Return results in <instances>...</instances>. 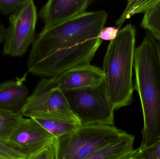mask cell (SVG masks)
<instances>
[{"label":"cell","instance_id":"d6986e66","mask_svg":"<svg viewBox=\"0 0 160 159\" xmlns=\"http://www.w3.org/2000/svg\"><path fill=\"white\" fill-rule=\"evenodd\" d=\"M55 140L28 159H57Z\"/></svg>","mask_w":160,"mask_h":159},{"label":"cell","instance_id":"6da1fadb","mask_svg":"<svg viewBox=\"0 0 160 159\" xmlns=\"http://www.w3.org/2000/svg\"><path fill=\"white\" fill-rule=\"evenodd\" d=\"M136 34L135 27L127 24L110 41L103 58L102 69L106 91L114 111L132 102Z\"/></svg>","mask_w":160,"mask_h":159},{"label":"cell","instance_id":"277c9868","mask_svg":"<svg viewBox=\"0 0 160 159\" xmlns=\"http://www.w3.org/2000/svg\"><path fill=\"white\" fill-rule=\"evenodd\" d=\"M102 42L97 37L63 47L27 66L28 72L43 78H51L76 67L90 64Z\"/></svg>","mask_w":160,"mask_h":159},{"label":"cell","instance_id":"2e32d148","mask_svg":"<svg viewBox=\"0 0 160 159\" xmlns=\"http://www.w3.org/2000/svg\"><path fill=\"white\" fill-rule=\"evenodd\" d=\"M23 117L19 113L0 109V142L5 143L14 126Z\"/></svg>","mask_w":160,"mask_h":159},{"label":"cell","instance_id":"8992f818","mask_svg":"<svg viewBox=\"0 0 160 159\" xmlns=\"http://www.w3.org/2000/svg\"><path fill=\"white\" fill-rule=\"evenodd\" d=\"M18 113L23 117L44 116L79 122L62 90L57 87L55 77L43 78L39 81Z\"/></svg>","mask_w":160,"mask_h":159},{"label":"cell","instance_id":"d4e9b609","mask_svg":"<svg viewBox=\"0 0 160 159\" xmlns=\"http://www.w3.org/2000/svg\"><path fill=\"white\" fill-rule=\"evenodd\" d=\"M124 159H138L135 158L133 157H132V156H130V157H128L127 158H125Z\"/></svg>","mask_w":160,"mask_h":159},{"label":"cell","instance_id":"4fadbf2b","mask_svg":"<svg viewBox=\"0 0 160 159\" xmlns=\"http://www.w3.org/2000/svg\"><path fill=\"white\" fill-rule=\"evenodd\" d=\"M32 118L41 125L55 139L66 135L81 126L78 121L53 117L43 116Z\"/></svg>","mask_w":160,"mask_h":159},{"label":"cell","instance_id":"ffe728a7","mask_svg":"<svg viewBox=\"0 0 160 159\" xmlns=\"http://www.w3.org/2000/svg\"><path fill=\"white\" fill-rule=\"evenodd\" d=\"M119 30L116 27L103 28L101 31L98 37L102 40L112 41L117 36Z\"/></svg>","mask_w":160,"mask_h":159},{"label":"cell","instance_id":"ac0fdd59","mask_svg":"<svg viewBox=\"0 0 160 159\" xmlns=\"http://www.w3.org/2000/svg\"><path fill=\"white\" fill-rule=\"evenodd\" d=\"M29 0L0 1V13L3 16H11L19 11Z\"/></svg>","mask_w":160,"mask_h":159},{"label":"cell","instance_id":"7a4b0ae2","mask_svg":"<svg viewBox=\"0 0 160 159\" xmlns=\"http://www.w3.org/2000/svg\"><path fill=\"white\" fill-rule=\"evenodd\" d=\"M107 18L103 10L87 12L53 28L42 30L32 44L27 66L63 47L98 37Z\"/></svg>","mask_w":160,"mask_h":159},{"label":"cell","instance_id":"7402d4cb","mask_svg":"<svg viewBox=\"0 0 160 159\" xmlns=\"http://www.w3.org/2000/svg\"><path fill=\"white\" fill-rule=\"evenodd\" d=\"M6 28L5 27L3 24L0 21V45L3 43L6 34Z\"/></svg>","mask_w":160,"mask_h":159},{"label":"cell","instance_id":"52a82bcc","mask_svg":"<svg viewBox=\"0 0 160 159\" xmlns=\"http://www.w3.org/2000/svg\"><path fill=\"white\" fill-rule=\"evenodd\" d=\"M38 19L34 2H28L17 13L9 16V26L3 41L4 56L22 57L24 55L35 38Z\"/></svg>","mask_w":160,"mask_h":159},{"label":"cell","instance_id":"44dd1931","mask_svg":"<svg viewBox=\"0 0 160 159\" xmlns=\"http://www.w3.org/2000/svg\"><path fill=\"white\" fill-rule=\"evenodd\" d=\"M0 153L10 159H26L22 156L13 151L6 145L0 142Z\"/></svg>","mask_w":160,"mask_h":159},{"label":"cell","instance_id":"5b68a950","mask_svg":"<svg viewBox=\"0 0 160 159\" xmlns=\"http://www.w3.org/2000/svg\"><path fill=\"white\" fill-rule=\"evenodd\" d=\"M62 91L81 126L113 125L114 110L107 94L105 81L94 87Z\"/></svg>","mask_w":160,"mask_h":159},{"label":"cell","instance_id":"3957f363","mask_svg":"<svg viewBox=\"0 0 160 159\" xmlns=\"http://www.w3.org/2000/svg\"><path fill=\"white\" fill-rule=\"evenodd\" d=\"M128 133L113 125L80 126L55 139L57 159H83L124 138Z\"/></svg>","mask_w":160,"mask_h":159},{"label":"cell","instance_id":"cb8c5ba5","mask_svg":"<svg viewBox=\"0 0 160 159\" xmlns=\"http://www.w3.org/2000/svg\"><path fill=\"white\" fill-rule=\"evenodd\" d=\"M0 159H10L6 157L4 155H3L2 153H0Z\"/></svg>","mask_w":160,"mask_h":159},{"label":"cell","instance_id":"9a60e30c","mask_svg":"<svg viewBox=\"0 0 160 159\" xmlns=\"http://www.w3.org/2000/svg\"><path fill=\"white\" fill-rule=\"evenodd\" d=\"M141 26L154 38L160 40V0L144 13Z\"/></svg>","mask_w":160,"mask_h":159},{"label":"cell","instance_id":"5bb4252c","mask_svg":"<svg viewBox=\"0 0 160 159\" xmlns=\"http://www.w3.org/2000/svg\"><path fill=\"white\" fill-rule=\"evenodd\" d=\"M158 0H130L121 16L115 23L116 27L120 29L125 21L138 13H145L155 5Z\"/></svg>","mask_w":160,"mask_h":159},{"label":"cell","instance_id":"ba28073f","mask_svg":"<svg viewBox=\"0 0 160 159\" xmlns=\"http://www.w3.org/2000/svg\"><path fill=\"white\" fill-rule=\"evenodd\" d=\"M54 139L35 120L22 117L14 126L5 144L28 159Z\"/></svg>","mask_w":160,"mask_h":159},{"label":"cell","instance_id":"8fae6325","mask_svg":"<svg viewBox=\"0 0 160 159\" xmlns=\"http://www.w3.org/2000/svg\"><path fill=\"white\" fill-rule=\"evenodd\" d=\"M25 77L0 84V109L18 113L25 104L29 89L23 83Z\"/></svg>","mask_w":160,"mask_h":159},{"label":"cell","instance_id":"9c48e42d","mask_svg":"<svg viewBox=\"0 0 160 159\" xmlns=\"http://www.w3.org/2000/svg\"><path fill=\"white\" fill-rule=\"evenodd\" d=\"M92 0H49L40 9L38 15L48 30L87 12Z\"/></svg>","mask_w":160,"mask_h":159},{"label":"cell","instance_id":"30bf717a","mask_svg":"<svg viewBox=\"0 0 160 159\" xmlns=\"http://www.w3.org/2000/svg\"><path fill=\"white\" fill-rule=\"evenodd\" d=\"M55 77L57 87L62 90L94 87L104 81L102 69L90 64L76 67Z\"/></svg>","mask_w":160,"mask_h":159},{"label":"cell","instance_id":"603a6c76","mask_svg":"<svg viewBox=\"0 0 160 159\" xmlns=\"http://www.w3.org/2000/svg\"><path fill=\"white\" fill-rule=\"evenodd\" d=\"M153 38H154L156 48H157V52H158V56L159 59L160 63V40H158V39L154 38V37H153Z\"/></svg>","mask_w":160,"mask_h":159},{"label":"cell","instance_id":"7c38bea8","mask_svg":"<svg viewBox=\"0 0 160 159\" xmlns=\"http://www.w3.org/2000/svg\"><path fill=\"white\" fill-rule=\"evenodd\" d=\"M134 136L128 133L124 138L93 153L83 159H124L130 157L134 150Z\"/></svg>","mask_w":160,"mask_h":159},{"label":"cell","instance_id":"e0dca14e","mask_svg":"<svg viewBox=\"0 0 160 159\" xmlns=\"http://www.w3.org/2000/svg\"><path fill=\"white\" fill-rule=\"evenodd\" d=\"M132 156L138 159H160V139L145 149L134 150Z\"/></svg>","mask_w":160,"mask_h":159}]
</instances>
